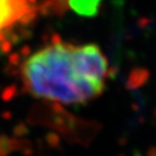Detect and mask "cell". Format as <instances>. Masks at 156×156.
<instances>
[{
  "instance_id": "6da1fadb",
  "label": "cell",
  "mask_w": 156,
  "mask_h": 156,
  "mask_svg": "<svg viewBox=\"0 0 156 156\" xmlns=\"http://www.w3.org/2000/svg\"><path fill=\"white\" fill-rule=\"evenodd\" d=\"M24 89L39 100L64 105L84 104L100 96L109 78V62L96 44L51 42L21 65Z\"/></svg>"
},
{
  "instance_id": "7a4b0ae2",
  "label": "cell",
  "mask_w": 156,
  "mask_h": 156,
  "mask_svg": "<svg viewBox=\"0 0 156 156\" xmlns=\"http://www.w3.org/2000/svg\"><path fill=\"white\" fill-rule=\"evenodd\" d=\"M34 16L33 0H0V42Z\"/></svg>"
},
{
  "instance_id": "3957f363",
  "label": "cell",
  "mask_w": 156,
  "mask_h": 156,
  "mask_svg": "<svg viewBox=\"0 0 156 156\" xmlns=\"http://www.w3.org/2000/svg\"><path fill=\"white\" fill-rule=\"evenodd\" d=\"M102 0H68L71 9L81 16H95Z\"/></svg>"
}]
</instances>
